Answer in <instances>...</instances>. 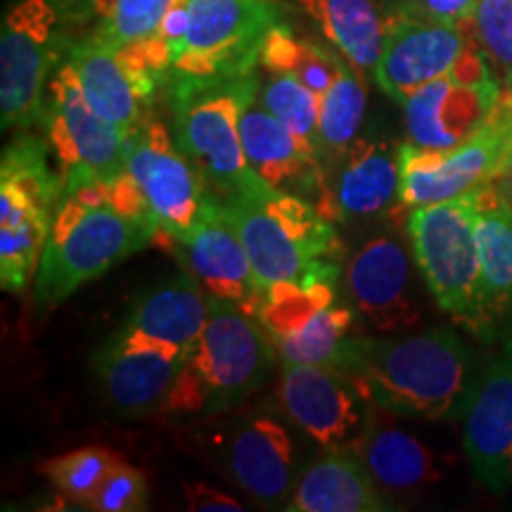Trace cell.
Returning <instances> with one entry per match:
<instances>
[{"label":"cell","instance_id":"1","mask_svg":"<svg viewBox=\"0 0 512 512\" xmlns=\"http://www.w3.org/2000/svg\"><path fill=\"white\" fill-rule=\"evenodd\" d=\"M335 368L370 403L413 420L465 418L482 377L475 349L448 328L403 337L351 335Z\"/></svg>","mask_w":512,"mask_h":512},{"label":"cell","instance_id":"2","mask_svg":"<svg viewBox=\"0 0 512 512\" xmlns=\"http://www.w3.org/2000/svg\"><path fill=\"white\" fill-rule=\"evenodd\" d=\"M157 240V228L128 214L110 183L86 185L62 197L34 278V302L57 306L131 254Z\"/></svg>","mask_w":512,"mask_h":512},{"label":"cell","instance_id":"3","mask_svg":"<svg viewBox=\"0 0 512 512\" xmlns=\"http://www.w3.org/2000/svg\"><path fill=\"white\" fill-rule=\"evenodd\" d=\"M216 200L238 230L264 292L280 283H299L320 261L339 259L335 223L309 197L278 190L256 176L245 190Z\"/></svg>","mask_w":512,"mask_h":512},{"label":"cell","instance_id":"4","mask_svg":"<svg viewBox=\"0 0 512 512\" xmlns=\"http://www.w3.org/2000/svg\"><path fill=\"white\" fill-rule=\"evenodd\" d=\"M259 76L169 74L166 98L176 145L197 166L214 197L245 190L256 174L242 147L240 121L259 98Z\"/></svg>","mask_w":512,"mask_h":512},{"label":"cell","instance_id":"5","mask_svg":"<svg viewBox=\"0 0 512 512\" xmlns=\"http://www.w3.org/2000/svg\"><path fill=\"white\" fill-rule=\"evenodd\" d=\"M275 356L259 318L216 302L162 413L174 418H216L238 408L268 380Z\"/></svg>","mask_w":512,"mask_h":512},{"label":"cell","instance_id":"6","mask_svg":"<svg viewBox=\"0 0 512 512\" xmlns=\"http://www.w3.org/2000/svg\"><path fill=\"white\" fill-rule=\"evenodd\" d=\"M48 140L22 133L0 157V285L22 294L41 266L64 195Z\"/></svg>","mask_w":512,"mask_h":512},{"label":"cell","instance_id":"7","mask_svg":"<svg viewBox=\"0 0 512 512\" xmlns=\"http://www.w3.org/2000/svg\"><path fill=\"white\" fill-rule=\"evenodd\" d=\"M477 207L479 188L456 200L422 204L408 211L406 233L415 264L439 309L477 337L491 339L482 302Z\"/></svg>","mask_w":512,"mask_h":512},{"label":"cell","instance_id":"8","mask_svg":"<svg viewBox=\"0 0 512 512\" xmlns=\"http://www.w3.org/2000/svg\"><path fill=\"white\" fill-rule=\"evenodd\" d=\"M512 159V91L501 93L482 126L463 143L444 152L399 145L401 214L422 204L456 200L496 181Z\"/></svg>","mask_w":512,"mask_h":512},{"label":"cell","instance_id":"9","mask_svg":"<svg viewBox=\"0 0 512 512\" xmlns=\"http://www.w3.org/2000/svg\"><path fill=\"white\" fill-rule=\"evenodd\" d=\"M60 12L53 0H17L0 27V126H41L50 74L64 60Z\"/></svg>","mask_w":512,"mask_h":512},{"label":"cell","instance_id":"10","mask_svg":"<svg viewBox=\"0 0 512 512\" xmlns=\"http://www.w3.org/2000/svg\"><path fill=\"white\" fill-rule=\"evenodd\" d=\"M41 126L62 176L64 195L86 185L110 183L126 171L128 136L93 110L67 60L60 62L48 86Z\"/></svg>","mask_w":512,"mask_h":512},{"label":"cell","instance_id":"11","mask_svg":"<svg viewBox=\"0 0 512 512\" xmlns=\"http://www.w3.org/2000/svg\"><path fill=\"white\" fill-rule=\"evenodd\" d=\"M188 31L171 74L245 76L256 72L261 46L285 19L278 0H188Z\"/></svg>","mask_w":512,"mask_h":512},{"label":"cell","instance_id":"12","mask_svg":"<svg viewBox=\"0 0 512 512\" xmlns=\"http://www.w3.org/2000/svg\"><path fill=\"white\" fill-rule=\"evenodd\" d=\"M503 86L479 48L470 22V43L456 67L415 91L403 105L408 143L444 152L472 136L501 98Z\"/></svg>","mask_w":512,"mask_h":512},{"label":"cell","instance_id":"13","mask_svg":"<svg viewBox=\"0 0 512 512\" xmlns=\"http://www.w3.org/2000/svg\"><path fill=\"white\" fill-rule=\"evenodd\" d=\"M278 411H256L226 422L211 439L216 467L266 510H285L302 477L306 451Z\"/></svg>","mask_w":512,"mask_h":512},{"label":"cell","instance_id":"14","mask_svg":"<svg viewBox=\"0 0 512 512\" xmlns=\"http://www.w3.org/2000/svg\"><path fill=\"white\" fill-rule=\"evenodd\" d=\"M124 164L155 216L157 238H183L202 221L209 185L157 117L128 133Z\"/></svg>","mask_w":512,"mask_h":512},{"label":"cell","instance_id":"15","mask_svg":"<svg viewBox=\"0 0 512 512\" xmlns=\"http://www.w3.org/2000/svg\"><path fill=\"white\" fill-rule=\"evenodd\" d=\"M62 29H88L117 50L140 86L152 95L171 74V48L164 41V19L188 0H53Z\"/></svg>","mask_w":512,"mask_h":512},{"label":"cell","instance_id":"16","mask_svg":"<svg viewBox=\"0 0 512 512\" xmlns=\"http://www.w3.org/2000/svg\"><path fill=\"white\" fill-rule=\"evenodd\" d=\"M188 351L121 325L93 354V375L119 418L162 413Z\"/></svg>","mask_w":512,"mask_h":512},{"label":"cell","instance_id":"17","mask_svg":"<svg viewBox=\"0 0 512 512\" xmlns=\"http://www.w3.org/2000/svg\"><path fill=\"white\" fill-rule=\"evenodd\" d=\"M325 181L316 207L332 223H370L401 214L399 145L361 133L347 152L323 164Z\"/></svg>","mask_w":512,"mask_h":512},{"label":"cell","instance_id":"18","mask_svg":"<svg viewBox=\"0 0 512 512\" xmlns=\"http://www.w3.org/2000/svg\"><path fill=\"white\" fill-rule=\"evenodd\" d=\"M275 411L320 451H328L358 439L368 399L342 370L287 363L275 389Z\"/></svg>","mask_w":512,"mask_h":512},{"label":"cell","instance_id":"19","mask_svg":"<svg viewBox=\"0 0 512 512\" xmlns=\"http://www.w3.org/2000/svg\"><path fill=\"white\" fill-rule=\"evenodd\" d=\"M155 242L174 256L181 271L192 275L214 302L245 311L247 316H259L264 290L256 283L252 261L238 230L214 195L202 221L188 235L157 238Z\"/></svg>","mask_w":512,"mask_h":512},{"label":"cell","instance_id":"20","mask_svg":"<svg viewBox=\"0 0 512 512\" xmlns=\"http://www.w3.org/2000/svg\"><path fill=\"white\" fill-rule=\"evenodd\" d=\"M349 306L377 332H399L420 323L408 249L394 228L370 235L351 254L347 271Z\"/></svg>","mask_w":512,"mask_h":512},{"label":"cell","instance_id":"21","mask_svg":"<svg viewBox=\"0 0 512 512\" xmlns=\"http://www.w3.org/2000/svg\"><path fill=\"white\" fill-rule=\"evenodd\" d=\"M470 43V24L432 22L392 8L382 55L375 67V81L399 105H406L415 91L441 79L456 67Z\"/></svg>","mask_w":512,"mask_h":512},{"label":"cell","instance_id":"22","mask_svg":"<svg viewBox=\"0 0 512 512\" xmlns=\"http://www.w3.org/2000/svg\"><path fill=\"white\" fill-rule=\"evenodd\" d=\"M463 446L475 477L491 494L503 496L512 486V332L482 370L465 413Z\"/></svg>","mask_w":512,"mask_h":512},{"label":"cell","instance_id":"23","mask_svg":"<svg viewBox=\"0 0 512 512\" xmlns=\"http://www.w3.org/2000/svg\"><path fill=\"white\" fill-rule=\"evenodd\" d=\"M67 34V31H64ZM64 60L74 67L86 100L100 117L121 131L133 133L155 117V95L140 86L117 50L93 34L64 38Z\"/></svg>","mask_w":512,"mask_h":512},{"label":"cell","instance_id":"24","mask_svg":"<svg viewBox=\"0 0 512 512\" xmlns=\"http://www.w3.org/2000/svg\"><path fill=\"white\" fill-rule=\"evenodd\" d=\"M242 147L252 171L278 190L313 197L316 202L325 181V169L316 147L304 143L261 105L259 98L247 105L240 121Z\"/></svg>","mask_w":512,"mask_h":512},{"label":"cell","instance_id":"25","mask_svg":"<svg viewBox=\"0 0 512 512\" xmlns=\"http://www.w3.org/2000/svg\"><path fill=\"white\" fill-rule=\"evenodd\" d=\"M290 512H387V501L354 446L328 448L309 460L287 503Z\"/></svg>","mask_w":512,"mask_h":512},{"label":"cell","instance_id":"26","mask_svg":"<svg viewBox=\"0 0 512 512\" xmlns=\"http://www.w3.org/2000/svg\"><path fill=\"white\" fill-rule=\"evenodd\" d=\"M382 406L368 401L366 425L354 441L356 453L387 494H408L439 479L432 451L413 434L389 425Z\"/></svg>","mask_w":512,"mask_h":512},{"label":"cell","instance_id":"27","mask_svg":"<svg viewBox=\"0 0 512 512\" xmlns=\"http://www.w3.org/2000/svg\"><path fill=\"white\" fill-rule=\"evenodd\" d=\"M214 304L192 275L178 271L150 287L128 313L124 325L176 344L190 354L207 328Z\"/></svg>","mask_w":512,"mask_h":512},{"label":"cell","instance_id":"28","mask_svg":"<svg viewBox=\"0 0 512 512\" xmlns=\"http://www.w3.org/2000/svg\"><path fill=\"white\" fill-rule=\"evenodd\" d=\"M477 247L482 268V302L491 339L512 313V207L496 181L479 188Z\"/></svg>","mask_w":512,"mask_h":512},{"label":"cell","instance_id":"29","mask_svg":"<svg viewBox=\"0 0 512 512\" xmlns=\"http://www.w3.org/2000/svg\"><path fill=\"white\" fill-rule=\"evenodd\" d=\"M299 5L351 67L375 72L392 10L384 12L377 0H299Z\"/></svg>","mask_w":512,"mask_h":512},{"label":"cell","instance_id":"30","mask_svg":"<svg viewBox=\"0 0 512 512\" xmlns=\"http://www.w3.org/2000/svg\"><path fill=\"white\" fill-rule=\"evenodd\" d=\"M368 93L363 76L356 67L344 60L337 79L320 95V117L316 150L320 162L328 164L347 152L351 143L363 133L366 124Z\"/></svg>","mask_w":512,"mask_h":512},{"label":"cell","instance_id":"31","mask_svg":"<svg viewBox=\"0 0 512 512\" xmlns=\"http://www.w3.org/2000/svg\"><path fill=\"white\" fill-rule=\"evenodd\" d=\"M356 311L344 304H330L320 309L302 328L271 337L275 354L283 366L304 363V366H330L335 368L344 344L356 325Z\"/></svg>","mask_w":512,"mask_h":512},{"label":"cell","instance_id":"32","mask_svg":"<svg viewBox=\"0 0 512 512\" xmlns=\"http://www.w3.org/2000/svg\"><path fill=\"white\" fill-rule=\"evenodd\" d=\"M342 62V57L332 50L313 43L311 38L294 34V29L285 22L271 29L259 57L261 67H266L271 74H290L318 95H323L332 86Z\"/></svg>","mask_w":512,"mask_h":512},{"label":"cell","instance_id":"33","mask_svg":"<svg viewBox=\"0 0 512 512\" xmlns=\"http://www.w3.org/2000/svg\"><path fill=\"white\" fill-rule=\"evenodd\" d=\"M121 460L124 458L110 448L83 446L76 451L62 453V456L43 460L41 472L67 501L81 503L83 508H88L102 482Z\"/></svg>","mask_w":512,"mask_h":512},{"label":"cell","instance_id":"34","mask_svg":"<svg viewBox=\"0 0 512 512\" xmlns=\"http://www.w3.org/2000/svg\"><path fill=\"white\" fill-rule=\"evenodd\" d=\"M259 102L290 128L297 138L316 147L320 95L290 74H271L259 86Z\"/></svg>","mask_w":512,"mask_h":512},{"label":"cell","instance_id":"35","mask_svg":"<svg viewBox=\"0 0 512 512\" xmlns=\"http://www.w3.org/2000/svg\"><path fill=\"white\" fill-rule=\"evenodd\" d=\"M472 34L505 91H512V0H479Z\"/></svg>","mask_w":512,"mask_h":512},{"label":"cell","instance_id":"36","mask_svg":"<svg viewBox=\"0 0 512 512\" xmlns=\"http://www.w3.org/2000/svg\"><path fill=\"white\" fill-rule=\"evenodd\" d=\"M147 505H150V486L145 475L121 460L88 503V510L140 512L147 510Z\"/></svg>","mask_w":512,"mask_h":512},{"label":"cell","instance_id":"37","mask_svg":"<svg viewBox=\"0 0 512 512\" xmlns=\"http://www.w3.org/2000/svg\"><path fill=\"white\" fill-rule=\"evenodd\" d=\"M479 0H399L396 8L411 15L432 19V22L465 27L475 19Z\"/></svg>","mask_w":512,"mask_h":512},{"label":"cell","instance_id":"38","mask_svg":"<svg viewBox=\"0 0 512 512\" xmlns=\"http://www.w3.org/2000/svg\"><path fill=\"white\" fill-rule=\"evenodd\" d=\"M185 508L192 512H235L242 510V503L233 496L223 494L207 482H185L183 484Z\"/></svg>","mask_w":512,"mask_h":512},{"label":"cell","instance_id":"39","mask_svg":"<svg viewBox=\"0 0 512 512\" xmlns=\"http://www.w3.org/2000/svg\"><path fill=\"white\" fill-rule=\"evenodd\" d=\"M496 185H498V190H501V195L505 197V202L512 207V159L503 169V174L496 178Z\"/></svg>","mask_w":512,"mask_h":512}]
</instances>
